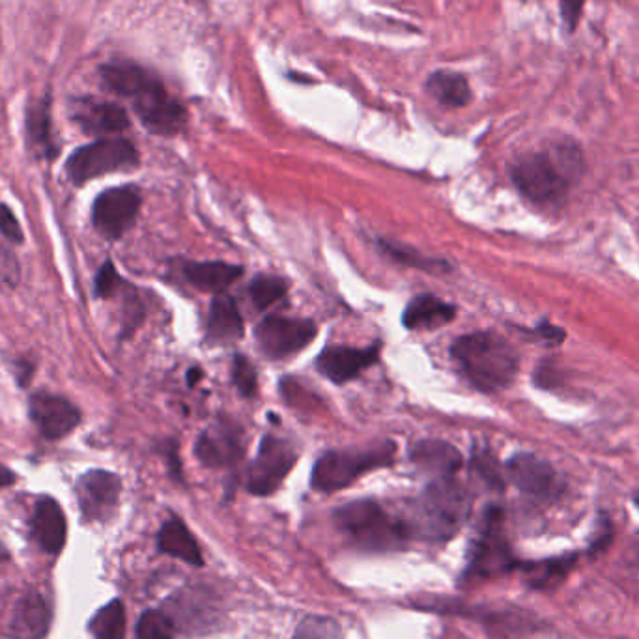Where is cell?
I'll use <instances>...</instances> for the list:
<instances>
[{
    "mask_svg": "<svg viewBox=\"0 0 639 639\" xmlns=\"http://www.w3.org/2000/svg\"><path fill=\"white\" fill-rule=\"evenodd\" d=\"M103 83L131 101V106L142 125L155 135H176L184 130L187 113L152 71L130 60H114L101 65Z\"/></svg>",
    "mask_w": 639,
    "mask_h": 639,
    "instance_id": "cell-1",
    "label": "cell"
},
{
    "mask_svg": "<svg viewBox=\"0 0 639 639\" xmlns=\"http://www.w3.org/2000/svg\"><path fill=\"white\" fill-rule=\"evenodd\" d=\"M584 171V155L575 142H557L550 149L527 154L513 165V182L527 201L559 206Z\"/></svg>",
    "mask_w": 639,
    "mask_h": 639,
    "instance_id": "cell-2",
    "label": "cell"
},
{
    "mask_svg": "<svg viewBox=\"0 0 639 639\" xmlns=\"http://www.w3.org/2000/svg\"><path fill=\"white\" fill-rule=\"evenodd\" d=\"M453 357L479 390L496 393L513 384L520 355L507 338L496 333H469L453 344Z\"/></svg>",
    "mask_w": 639,
    "mask_h": 639,
    "instance_id": "cell-3",
    "label": "cell"
},
{
    "mask_svg": "<svg viewBox=\"0 0 639 639\" xmlns=\"http://www.w3.org/2000/svg\"><path fill=\"white\" fill-rule=\"evenodd\" d=\"M469 509L471 499L464 486L453 477H439L415 501L408 520L400 521L406 537L449 540L468 518Z\"/></svg>",
    "mask_w": 639,
    "mask_h": 639,
    "instance_id": "cell-4",
    "label": "cell"
},
{
    "mask_svg": "<svg viewBox=\"0 0 639 639\" xmlns=\"http://www.w3.org/2000/svg\"><path fill=\"white\" fill-rule=\"evenodd\" d=\"M333 518L338 529L365 550H393L408 539L403 521L395 520L371 499L343 505L333 513Z\"/></svg>",
    "mask_w": 639,
    "mask_h": 639,
    "instance_id": "cell-5",
    "label": "cell"
},
{
    "mask_svg": "<svg viewBox=\"0 0 639 639\" xmlns=\"http://www.w3.org/2000/svg\"><path fill=\"white\" fill-rule=\"evenodd\" d=\"M395 449H397L395 445L385 442L376 447L329 450L314 464L311 477L313 488L318 491L343 490L362 475L393 464Z\"/></svg>",
    "mask_w": 639,
    "mask_h": 639,
    "instance_id": "cell-6",
    "label": "cell"
},
{
    "mask_svg": "<svg viewBox=\"0 0 639 639\" xmlns=\"http://www.w3.org/2000/svg\"><path fill=\"white\" fill-rule=\"evenodd\" d=\"M509 540L505 537L504 510L491 505L485 510L480 521L479 535L469 550L468 578L474 580H494L509 575L518 568Z\"/></svg>",
    "mask_w": 639,
    "mask_h": 639,
    "instance_id": "cell-7",
    "label": "cell"
},
{
    "mask_svg": "<svg viewBox=\"0 0 639 639\" xmlns=\"http://www.w3.org/2000/svg\"><path fill=\"white\" fill-rule=\"evenodd\" d=\"M139 165L136 149L125 139H100V141L81 146L65 161V174L75 185H83L89 180L128 171Z\"/></svg>",
    "mask_w": 639,
    "mask_h": 639,
    "instance_id": "cell-8",
    "label": "cell"
},
{
    "mask_svg": "<svg viewBox=\"0 0 639 639\" xmlns=\"http://www.w3.org/2000/svg\"><path fill=\"white\" fill-rule=\"evenodd\" d=\"M297 453L291 442L266 436L253 464L248 466L247 490L253 496H272L296 466Z\"/></svg>",
    "mask_w": 639,
    "mask_h": 639,
    "instance_id": "cell-9",
    "label": "cell"
},
{
    "mask_svg": "<svg viewBox=\"0 0 639 639\" xmlns=\"http://www.w3.org/2000/svg\"><path fill=\"white\" fill-rule=\"evenodd\" d=\"M510 483L535 499H556L565 490V480L550 462L531 453H518L507 462Z\"/></svg>",
    "mask_w": 639,
    "mask_h": 639,
    "instance_id": "cell-10",
    "label": "cell"
},
{
    "mask_svg": "<svg viewBox=\"0 0 639 639\" xmlns=\"http://www.w3.org/2000/svg\"><path fill=\"white\" fill-rule=\"evenodd\" d=\"M316 324L311 320L284 318V316H267L256 327V341L264 354L273 359L297 354L313 343L316 337Z\"/></svg>",
    "mask_w": 639,
    "mask_h": 639,
    "instance_id": "cell-11",
    "label": "cell"
},
{
    "mask_svg": "<svg viewBox=\"0 0 639 639\" xmlns=\"http://www.w3.org/2000/svg\"><path fill=\"white\" fill-rule=\"evenodd\" d=\"M141 210V195L135 187L124 185L105 191L95 199L92 207V223L106 237L122 236L135 223Z\"/></svg>",
    "mask_w": 639,
    "mask_h": 639,
    "instance_id": "cell-12",
    "label": "cell"
},
{
    "mask_svg": "<svg viewBox=\"0 0 639 639\" xmlns=\"http://www.w3.org/2000/svg\"><path fill=\"white\" fill-rule=\"evenodd\" d=\"M30 419L48 439H62L81 423V412L68 398L36 393L29 400Z\"/></svg>",
    "mask_w": 639,
    "mask_h": 639,
    "instance_id": "cell-13",
    "label": "cell"
},
{
    "mask_svg": "<svg viewBox=\"0 0 639 639\" xmlns=\"http://www.w3.org/2000/svg\"><path fill=\"white\" fill-rule=\"evenodd\" d=\"M122 480L105 469H92L78 480L79 505L87 520H105L119 505Z\"/></svg>",
    "mask_w": 639,
    "mask_h": 639,
    "instance_id": "cell-14",
    "label": "cell"
},
{
    "mask_svg": "<svg viewBox=\"0 0 639 639\" xmlns=\"http://www.w3.org/2000/svg\"><path fill=\"white\" fill-rule=\"evenodd\" d=\"M71 119L87 135H116L130 128V119L122 106L94 98L73 101Z\"/></svg>",
    "mask_w": 639,
    "mask_h": 639,
    "instance_id": "cell-15",
    "label": "cell"
},
{
    "mask_svg": "<svg viewBox=\"0 0 639 639\" xmlns=\"http://www.w3.org/2000/svg\"><path fill=\"white\" fill-rule=\"evenodd\" d=\"M196 458L207 468H231L245 455L242 433L236 426L217 425L199 436Z\"/></svg>",
    "mask_w": 639,
    "mask_h": 639,
    "instance_id": "cell-16",
    "label": "cell"
},
{
    "mask_svg": "<svg viewBox=\"0 0 639 639\" xmlns=\"http://www.w3.org/2000/svg\"><path fill=\"white\" fill-rule=\"evenodd\" d=\"M378 362V346L373 348H352V346H327L320 354V373L324 374L333 384H346L357 378L363 371L373 367Z\"/></svg>",
    "mask_w": 639,
    "mask_h": 639,
    "instance_id": "cell-17",
    "label": "cell"
},
{
    "mask_svg": "<svg viewBox=\"0 0 639 639\" xmlns=\"http://www.w3.org/2000/svg\"><path fill=\"white\" fill-rule=\"evenodd\" d=\"M30 532L36 545L48 554H60L68 537L64 510L53 497H42L34 507L30 518Z\"/></svg>",
    "mask_w": 639,
    "mask_h": 639,
    "instance_id": "cell-18",
    "label": "cell"
},
{
    "mask_svg": "<svg viewBox=\"0 0 639 639\" xmlns=\"http://www.w3.org/2000/svg\"><path fill=\"white\" fill-rule=\"evenodd\" d=\"M409 458L417 468L426 474L439 477H455L462 468L460 450L455 445L447 444L444 439H423L409 450Z\"/></svg>",
    "mask_w": 639,
    "mask_h": 639,
    "instance_id": "cell-19",
    "label": "cell"
},
{
    "mask_svg": "<svg viewBox=\"0 0 639 639\" xmlns=\"http://www.w3.org/2000/svg\"><path fill=\"white\" fill-rule=\"evenodd\" d=\"M51 625L48 602L38 592H27L13 608L10 632L16 639H43Z\"/></svg>",
    "mask_w": 639,
    "mask_h": 639,
    "instance_id": "cell-20",
    "label": "cell"
},
{
    "mask_svg": "<svg viewBox=\"0 0 639 639\" xmlns=\"http://www.w3.org/2000/svg\"><path fill=\"white\" fill-rule=\"evenodd\" d=\"M576 561H578L576 554H567V556L550 557L542 561L520 562L518 570L531 589L554 591L575 570Z\"/></svg>",
    "mask_w": 639,
    "mask_h": 639,
    "instance_id": "cell-21",
    "label": "cell"
},
{
    "mask_svg": "<svg viewBox=\"0 0 639 639\" xmlns=\"http://www.w3.org/2000/svg\"><path fill=\"white\" fill-rule=\"evenodd\" d=\"M158 548L166 556L176 557L180 561L190 562L193 567H202L201 546L196 545L193 532L180 518H171L161 526L158 532Z\"/></svg>",
    "mask_w": 639,
    "mask_h": 639,
    "instance_id": "cell-22",
    "label": "cell"
},
{
    "mask_svg": "<svg viewBox=\"0 0 639 639\" xmlns=\"http://www.w3.org/2000/svg\"><path fill=\"white\" fill-rule=\"evenodd\" d=\"M184 275L199 291L223 292L242 277L243 270L226 262H185Z\"/></svg>",
    "mask_w": 639,
    "mask_h": 639,
    "instance_id": "cell-23",
    "label": "cell"
},
{
    "mask_svg": "<svg viewBox=\"0 0 639 639\" xmlns=\"http://www.w3.org/2000/svg\"><path fill=\"white\" fill-rule=\"evenodd\" d=\"M207 335L220 344H231L240 341L243 335L242 314L236 302L229 296H217L212 302L207 314Z\"/></svg>",
    "mask_w": 639,
    "mask_h": 639,
    "instance_id": "cell-24",
    "label": "cell"
},
{
    "mask_svg": "<svg viewBox=\"0 0 639 639\" xmlns=\"http://www.w3.org/2000/svg\"><path fill=\"white\" fill-rule=\"evenodd\" d=\"M456 308L438 297L417 296L408 303L404 311L403 322L408 329H433V327L449 324L455 318Z\"/></svg>",
    "mask_w": 639,
    "mask_h": 639,
    "instance_id": "cell-25",
    "label": "cell"
},
{
    "mask_svg": "<svg viewBox=\"0 0 639 639\" xmlns=\"http://www.w3.org/2000/svg\"><path fill=\"white\" fill-rule=\"evenodd\" d=\"M27 133H29L30 149L34 150L40 158L53 160L54 155H57V144L53 141L48 100L38 101V103H32L29 106V111H27Z\"/></svg>",
    "mask_w": 639,
    "mask_h": 639,
    "instance_id": "cell-26",
    "label": "cell"
},
{
    "mask_svg": "<svg viewBox=\"0 0 639 639\" xmlns=\"http://www.w3.org/2000/svg\"><path fill=\"white\" fill-rule=\"evenodd\" d=\"M426 90L434 100L445 106H464L471 100L468 81L453 71H434L433 75L426 79Z\"/></svg>",
    "mask_w": 639,
    "mask_h": 639,
    "instance_id": "cell-27",
    "label": "cell"
},
{
    "mask_svg": "<svg viewBox=\"0 0 639 639\" xmlns=\"http://www.w3.org/2000/svg\"><path fill=\"white\" fill-rule=\"evenodd\" d=\"M94 639H125V608L122 600L103 606L90 621Z\"/></svg>",
    "mask_w": 639,
    "mask_h": 639,
    "instance_id": "cell-28",
    "label": "cell"
},
{
    "mask_svg": "<svg viewBox=\"0 0 639 639\" xmlns=\"http://www.w3.org/2000/svg\"><path fill=\"white\" fill-rule=\"evenodd\" d=\"M384 253L390 256L393 261L400 262L404 266L417 267V270H425V272L439 273L442 270H449V266L444 261H436V258H428L414 251V248L400 247L397 243L379 242Z\"/></svg>",
    "mask_w": 639,
    "mask_h": 639,
    "instance_id": "cell-29",
    "label": "cell"
},
{
    "mask_svg": "<svg viewBox=\"0 0 639 639\" xmlns=\"http://www.w3.org/2000/svg\"><path fill=\"white\" fill-rule=\"evenodd\" d=\"M174 625L163 611L149 610L136 622L135 639H172Z\"/></svg>",
    "mask_w": 639,
    "mask_h": 639,
    "instance_id": "cell-30",
    "label": "cell"
},
{
    "mask_svg": "<svg viewBox=\"0 0 639 639\" xmlns=\"http://www.w3.org/2000/svg\"><path fill=\"white\" fill-rule=\"evenodd\" d=\"M286 291H288V283L284 278L267 277V275L256 277L248 286L251 297L258 308H267L273 303H277L278 300H283Z\"/></svg>",
    "mask_w": 639,
    "mask_h": 639,
    "instance_id": "cell-31",
    "label": "cell"
},
{
    "mask_svg": "<svg viewBox=\"0 0 639 639\" xmlns=\"http://www.w3.org/2000/svg\"><path fill=\"white\" fill-rule=\"evenodd\" d=\"M292 639H343V630L332 617L308 616L300 622Z\"/></svg>",
    "mask_w": 639,
    "mask_h": 639,
    "instance_id": "cell-32",
    "label": "cell"
},
{
    "mask_svg": "<svg viewBox=\"0 0 639 639\" xmlns=\"http://www.w3.org/2000/svg\"><path fill=\"white\" fill-rule=\"evenodd\" d=\"M471 468L486 486H490L491 490H504V475H501L496 456L491 455L490 450H475L474 456H471Z\"/></svg>",
    "mask_w": 639,
    "mask_h": 639,
    "instance_id": "cell-33",
    "label": "cell"
},
{
    "mask_svg": "<svg viewBox=\"0 0 639 639\" xmlns=\"http://www.w3.org/2000/svg\"><path fill=\"white\" fill-rule=\"evenodd\" d=\"M4 240L7 237L0 234V291H13L21 278V266Z\"/></svg>",
    "mask_w": 639,
    "mask_h": 639,
    "instance_id": "cell-34",
    "label": "cell"
},
{
    "mask_svg": "<svg viewBox=\"0 0 639 639\" xmlns=\"http://www.w3.org/2000/svg\"><path fill=\"white\" fill-rule=\"evenodd\" d=\"M232 379L243 397H253L256 393V371L245 355H236L232 363Z\"/></svg>",
    "mask_w": 639,
    "mask_h": 639,
    "instance_id": "cell-35",
    "label": "cell"
},
{
    "mask_svg": "<svg viewBox=\"0 0 639 639\" xmlns=\"http://www.w3.org/2000/svg\"><path fill=\"white\" fill-rule=\"evenodd\" d=\"M120 277L113 262H105L95 277V294L100 297H111L119 291Z\"/></svg>",
    "mask_w": 639,
    "mask_h": 639,
    "instance_id": "cell-36",
    "label": "cell"
},
{
    "mask_svg": "<svg viewBox=\"0 0 639 639\" xmlns=\"http://www.w3.org/2000/svg\"><path fill=\"white\" fill-rule=\"evenodd\" d=\"M0 234L7 237L8 242H23V229L7 204H0Z\"/></svg>",
    "mask_w": 639,
    "mask_h": 639,
    "instance_id": "cell-37",
    "label": "cell"
},
{
    "mask_svg": "<svg viewBox=\"0 0 639 639\" xmlns=\"http://www.w3.org/2000/svg\"><path fill=\"white\" fill-rule=\"evenodd\" d=\"M561 2V13L568 30H575L576 24L580 21L581 8L584 0H559Z\"/></svg>",
    "mask_w": 639,
    "mask_h": 639,
    "instance_id": "cell-38",
    "label": "cell"
},
{
    "mask_svg": "<svg viewBox=\"0 0 639 639\" xmlns=\"http://www.w3.org/2000/svg\"><path fill=\"white\" fill-rule=\"evenodd\" d=\"M537 333H539V337L546 338L551 344H559L565 341V333L561 329H557V327L550 326V324H542Z\"/></svg>",
    "mask_w": 639,
    "mask_h": 639,
    "instance_id": "cell-39",
    "label": "cell"
},
{
    "mask_svg": "<svg viewBox=\"0 0 639 639\" xmlns=\"http://www.w3.org/2000/svg\"><path fill=\"white\" fill-rule=\"evenodd\" d=\"M13 483H16V475H13L7 466L0 464V488H8V486H12Z\"/></svg>",
    "mask_w": 639,
    "mask_h": 639,
    "instance_id": "cell-40",
    "label": "cell"
},
{
    "mask_svg": "<svg viewBox=\"0 0 639 639\" xmlns=\"http://www.w3.org/2000/svg\"><path fill=\"white\" fill-rule=\"evenodd\" d=\"M201 378V371L199 368H191L190 374H187V379H190V385H195Z\"/></svg>",
    "mask_w": 639,
    "mask_h": 639,
    "instance_id": "cell-41",
    "label": "cell"
},
{
    "mask_svg": "<svg viewBox=\"0 0 639 639\" xmlns=\"http://www.w3.org/2000/svg\"><path fill=\"white\" fill-rule=\"evenodd\" d=\"M8 550L7 548H4V546L0 545V561H7L8 559Z\"/></svg>",
    "mask_w": 639,
    "mask_h": 639,
    "instance_id": "cell-42",
    "label": "cell"
},
{
    "mask_svg": "<svg viewBox=\"0 0 639 639\" xmlns=\"http://www.w3.org/2000/svg\"><path fill=\"white\" fill-rule=\"evenodd\" d=\"M636 505H638V509H639V491H638V494H636Z\"/></svg>",
    "mask_w": 639,
    "mask_h": 639,
    "instance_id": "cell-43",
    "label": "cell"
}]
</instances>
